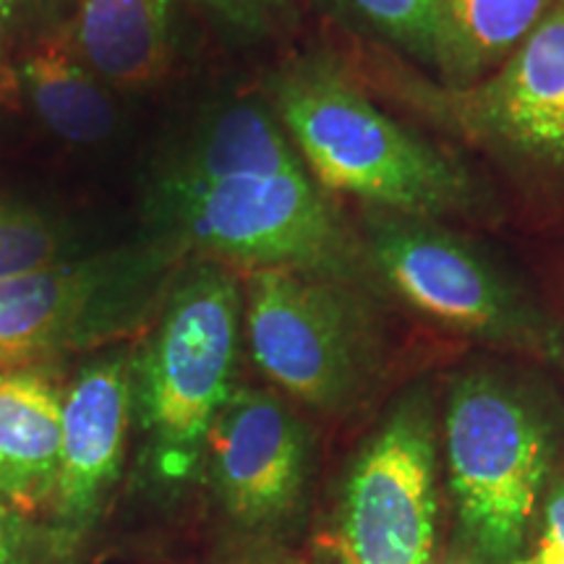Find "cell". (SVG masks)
Masks as SVG:
<instances>
[{
    "label": "cell",
    "instance_id": "obj_11",
    "mask_svg": "<svg viewBox=\"0 0 564 564\" xmlns=\"http://www.w3.org/2000/svg\"><path fill=\"white\" fill-rule=\"evenodd\" d=\"M384 55V89L436 129L499 158L520 133L564 100V0L554 6L514 53L470 87H444L419 68Z\"/></svg>",
    "mask_w": 564,
    "mask_h": 564
},
{
    "label": "cell",
    "instance_id": "obj_19",
    "mask_svg": "<svg viewBox=\"0 0 564 564\" xmlns=\"http://www.w3.org/2000/svg\"><path fill=\"white\" fill-rule=\"evenodd\" d=\"M230 37L264 42L282 37L295 24L293 0H196Z\"/></svg>",
    "mask_w": 564,
    "mask_h": 564
},
{
    "label": "cell",
    "instance_id": "obj_7",
    "mask_svg": "<svg viewBox=\"0 0 564 564\" xmlns=\"http://www.w3.org/2000/svg\"><path fill=\"white\" fill-rule=\"evenodd\" d=\"M152 207L167 253H192L232 270L322 274L382 293L358 225L308 171L199 188L158 186Z\"/></svg>",
    "mask_w": 564,
    "mask_h": 564
},
{
    "label": "cell",
    "instance_id": "obj_8",
    "mask_svg": "<svg viewBox=\"0 0 564 564\" xmlns=\"http://www.w3.org/2000/svg\"><path fill=\"white\" fill-rule=\"evenodd\" d=\"M319 440L308 415L270 387L236 384L204 449L202 486L232 549L293 552L308 539Z\"/></svg>",
    "mask_w": 564,
    "mask_h": 564
},
{
    "label": "cell",
    "instance_id": "obj_10",
    "mask_svg": "<svg viewBox=\"0 0 564 564\" xmlns=\"http://www.w3.org/2000/svg\"><path fill=\"white\" fill-rule=\"evenodd\" d=\"M133 426V350L89 358L63 390L61 453L40 518L42 562L74 564L121 484Z\"/></svg>",
    "mask_w": 564,
    "mask_h": 564
},
{
    "label": "cell",
    "instance_id": "obj_18",
    "mask_svg": "<svg viewBox=\"0 0 564 564\" xmlns=\"http://www.w3.org/2000/svg\"><path fill=\"white\" fill-rule=\"evenodd\" d=\"M74 243L51 217L0 196V280L68 262Z\"/></svg>",
    "mask_w": 564,
    "mask_h": 564
},
{
    "label": "cell",
    "instance_id": "obj_6",
    "mask_svg": "<svg viewBox=\"0 0 564 564\" xmlns=\"http://www.w3.org/2000/svg\"><path fill=\"white\" fill-rule=\"evenodd\" d=\"M366 257L390 301L499 356L564 377V319L447 223L364 209Z\"/></svg>",
    "mask_w": 564,
    "mask_h": 564
},
{
    "label": "cell",
    "instance_id": "obj_2",
    "mask_svg": "<svg viewBox=\"0 0 564 564\" xmlns=\"http://www.w3.org/2000/svg\"><path fill=\"white\" fill-rule=\"evenodd\" d=\"M270 105L308 175L364 209L423 220H489L499 204L468 162L379 108L329 53H303L267 82Z\"/></svg>",
    "mask_w": 564,
    "mask_h": 564
},
{
    "label": "cell",
    "instance_id": "obj_3",
    "mask_svg": "<svg viewBox=\"0 0 564 564\" xmlns=\"http://www.w3.org/2000/svg\"><path fill=\"white\" fill-rule=\"evenodd\" d=\"M243 280L232 267L194 259L171 280L162 308L133 352V429L139 484L178 499L202 484L217 413L238 384Z\"/></svg>",
    "mask_w": 564,
    "mask_h": 564
},
{
    "label": "cell",
    "instance_id": "obj_23",
    "mask_svg": "<svg viewBox=\"0 0 564 564\" xmlns=\"http://www.w3.org/2000/svg\"><path fill=\"white\" fill-rule=\"evenodd\" d=\"M225 564H299L291 552H267V549H232Z\"/></svg>",
    "mask_w": 564,
    "mask_h": 564
},
{
    "label": "cell",
    "instance_id": "obj_14",
    "mask_svg": "<svg viewBox=\"0 0 564 564\" xmlns=\"http://www.w3.org/2000/svg\"><path fill=\"white\" fill-rule=\"evenodd\" d=\"M70 42L105 84L147 87L171 63L173 0H79Z\"/></svg>",
    "mask_w": 564,
    "mask_h": 564
},
{
    "label": "cell",
    "instance_id": "obj_12",
    "mask_svg": "<svg viewBox=\"0 0 564 564\" xmlns=\"http://www.w3.org/2000/svg\"><path fill=\"white\" fill-rule=\"evenodd\" d=\"M63 390L51 364L0 369V499L32 514L53 491Z\"/></svg>",
    "mask_w": 564,
    "mask_h": 564
},
{
    "label": "cell",
    "instance_id": "obj_15",
    "mask_svg": "<svg viewBox=\"0 0 564 564\" xmlns=\"http://www.w3.org/2000/svg\"><path fill=\"white\" fill-rule=\"evenodd\" d=\"M440 40L432 79L470 87L514 53L560 0H436Z\"/></svg>",
    "mask_w": 564,
    "mask_h": 564
},
{
    "label": "cell",
    "instance_id": "obj_9",
    "mask_svg": "<svg viewBox=\"0 0 564 564\" xmlns=\"http://www.w3.org/2000/svg\"><path fill=\"white\" fill-rule=\"evenodd\" d=\"M165 249L110 251L0 280V369L112 343L162 295Z\"/></svg>",
    "mask_w": 564,
    "mask_h": 564
},
{
    "label": "cell",
    "instance_id": "obj_1",
    "mask_svg": "<svg viewBox=\"0 0 564 564\" xmlns=\"http://www.w3.org/2000/svg\"><path fill=\"white\" fill-rule=\"evenodd\" d=\"M442 564H518L564 470V398L546 369L476 356L440 384Z\"/></svg>",
    "mask_w": 564,
    "mask_h": 564
},
{
    "label": "cell",
    "instance_id": "obj_5",
    "mask_svg": "<svg viewBox=\"0 0 564 564\" xmlns=\"http://www.w3.org/2000/svg\"><path fill=\"white\" fill-rule=\"evenodd\" d=\"M440 384L415 377L350 449L308 531L312 564H442Z\"/></svg>",
    "mask_w": 564,
    "mask_h": 564
},
{
    "label": "cell",
    "instance_id": "obj_17",
    "mask_svg": "<svg viewBox=\"0 0 564 564\" xmlns=\"http://www.w3.org/2000/svg\"><path fill=\"white\" fill-rule=\"evenodd\" d=\"M316 6L352 37L434 76L440 40L436 0H316Z\"/></svg>",
    "mask_w": 564,
    "mask_h": 564
},
{
    "label": "cell",
    "instance_id": "obj_13",
    "mask_svg": "<svg viewBox=\"0 0 564 564\" xmlns=\"http://www.w3.org/2000/svg\"><path fill=\"white\" fill-rule=\"evenodd\" d=\"M306 171L267 102L223 105L202 121L158 186L199 188L223 181Z\"/></svg>",
    "mask_w": 564,
    "mask_h": 564
},
{
    "label": "cell",
    "instance_id": "obj_22",
    "mask_svg": "<svg viewBox=\"0 0 564 564\" xmlns=\"http://www.w3.org/2000/svg\"><path fill=\"white\" fill-rule=\"evenodd\" d=\"M55 0H0V30L3 24H21L45 13Z\"/></svg>",
    "mask_w": 564,
    "mask_h": 564
},
{
    "label": "cell",
    "instance_id": "obj_16",
    "mask_svg": "<svg viewBox=\"0 0 564 564\" xmlns=\"http://www.w3.org/2000/svg\"><path fill=\"white\" fill-rule=\"evenodd\" d=\"M19 82L40 121L70 144H100L118 123L100 76L70 40H42L21 61Z\"/></svg>",
    "mask_w": 564,
    "mask_h": 564
},
{
    "label": "cell",
    "instance_id": "obj_20",
    "mask_svg": "<svg viewBox=\"0 0 564 564\" xmlns=\"http://www.w3.org/2000/svg\"><path fill=\"white\" fill-rule=\"evenodd\" d=\"M499 162L544 178H564V100L554 105L539 123L520 133L499 154Z\"/></svg>",
    "mask_w": 564,
    "mask_h": 564
},
{
    "label": "cell",
    "instance_id": "obj_21",
    "mask_svg": "<svg viewBox=\"0 0 564 564\" xmlns=\"http://www.w3.org/2000/svg\"><path fill=\"white\" fill-rule=\"evenodd\" d=\"M42 560V531L32 512L0 499V564Z\"/></svg>",
    "mask_w": 564,
    "mask_h": 564
},
{
    "label": "cell",
    "instance_id": "obj_24",
    "mask_svg": "<svg viewBox=\"0 0 564 564\" xmlns=\"http://www.w3.org/2000/svg\"><path fill=\"white\" fill-rule=\"evenodd\" d=\"M6 84V63H3V34H0V87Z\"/></svg>",
    "mask_w": 564,
    "mask_h": 564
},
{
    "label": "cell",
    "instance_id": "obj_4",
    "mask_svg": "<svg viewBox=\"0 0 564 564\" xmlns=\"http://www.w3.org/2000/svg\"><path fill=\"white\" fill-rule=\"evenodd\" d=\"M382 293L322 274L243 278V343L272 390L303 413L345 421L390 382L394 340Z\"/></svg>",
    "mask_w": 564,
    "mask_h": 564
}]
</instances>
